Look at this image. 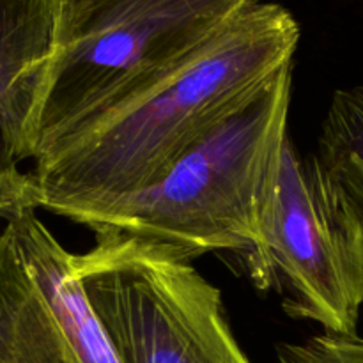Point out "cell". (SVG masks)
I'll list each match as a JSON object with an SVG mask.
<instances>
[{
  "label": "cell",
  "instance_id": "8",
  "mask_svg": "<svg viewBox=\"0 0 363 363\" xmlns=\"http://www.w3.org/2000/svg\"><path fill=\"white\" fill-rule=\"evenodd\" d=\"M312 156L363 234V85L333 92Z\"/></svg>",
  "mask_w": 363,
  "mask_h": 363
},
{
  "label": "cell",
  "instance_id": "10",
  "mask_svg": "<svg viewBox=\"0 0 363 363\" xmlns=\"http://www.w3.org/2000/svg\"><path fill=\"white\" fill-rule=\"evenodd\" d=\"M38 209L30 174L18 169H0V234L20 209Z\"/></svg>",
  "mask_w": 363,
  "mask_h": 363
},
{
  "label": "cell",
  "instance_id": "7",
  "mask_svg": "<svg viewBox=\"0 0 363 363\" xmlns=\"http://www.w3.org/2000/svg\"><path fill=\"white\" fill-rule=\"evenodd\" d=\"M55 0H0V169L30 160V124L48 64Z\"/></svg>",
  "mask_w": 363,
  "mask_h": 363
},
{
  "label": "cell",
  "instance_id": "5",
  "mask_svg": "<svg viewBox=\"0 0 363 363\" xmlns=\"http://www.w3.org/2000/svg\"><path fill=\"white\" fill-rule=\"evenodd\" d=\"M259 289L277 287L289 318L318 323L325 333L354 335L363 307V234L321 176L287 138Z\"/></svg>",
  "mask_w": 363,
  "mask_h": 363
},
{
  "label": "cell",
  "instance_id": "1",
  "mask_svg": "<svg viewBox=\"0 0 363 363\" xmlns=\"http://www.w3.org/2000/svg\"><path fill=\"white\" fill-rule=\"evenodd\" d=\"M300 27L279 4L252 2L174 73L34 160L38 209L82 223L155 184L222 119L294 64Z\"/></svg>",
  "mask_w": 363,
  "mask_h": 363
},
{
  "label": "cell",
  "instance_id": "9",
  "mask_svg": "<svg viewBox=\"0 0 363 363\" xmlns=\"http://www.w3.org/2000/svg\"><path fill=\"white\" fill-rule=\"evenodd\" d=\"M277 363H363V337L321 333L277 350Z\"/></svg>",
  "mask_w": 363,
  "mask_h": 363
},
{
  "label": "cell",
  "instance_id": "3",
  "mask_svg": "<svg viewBox=\"0 0 363 363\" xmlns=\"http://www.w3.org/2000/svg\"><path fill=\"white\" fill-rule=\"evenodd\" d=\"M255 0H55L30 160L160 84Z\"/></svg>",
  "mask_w": 363,
  "mask_h": 363
},
{
  "label": "cell",
  "instance_id": "6",
  "mask_svg": "<svg viewBox=\"0 0 363 363\" xmlns=\"http://www.w3.org/2000/svg\"><path fill=\"white\" fill-rule=\"evenodd\" d=\"M0 363H123L67 266L35 280L9 223L0 234Z\"/></svg>",
  "mask_w": 363,
  "mask_h": 363
},
{
  "label": "cell",
  "instance_id": "4",
  "mask_svg": "<svg viewBox=\"0 0 363 363\" xmlns=\"http://www.w3.org/2000/svg\"><path fill=\"white\" fill-rule=\"evenodd\" d=\"M71 262L123 363H250L222 293L191 262L116 234Z\"/></svg>",
  "mask_w": 363,
  "mask_h": 363
},
{
  "label": "cell",
  "instance_id": "2",
  "mask_svg": "<svg viewBox=\"0 0 363 363\" xmlns=\"http://www.w3.org/2000/svg\"><path fill=\"white\" fill-rule=\"evenodd\" d=\"M294 64L188 147L145 190L80 225L194 262L234 252L254 279L261 268L287 138Z\"/></svg>",
  "mask_w": 363,
  "mask_h": 363
}]
</instances>
